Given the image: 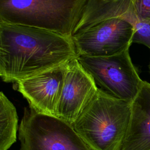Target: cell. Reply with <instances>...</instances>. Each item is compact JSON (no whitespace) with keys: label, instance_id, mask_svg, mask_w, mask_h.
<instances>
[{"label":"cell","instance_id":"cell-1","mask_svg":"<svg viewBox=\"0 0 150 150\" xmlns=\"http://www.w3.org/2000/svg\"><path fill=\"white\" fill-rule=\"evenodd\" d=\"M71 38L39 28L0 22V77L15 82L77 57Z\"/></svg>","mask_w":150,"mask_h":150},{"label":"cell","instance_id":"cell-2","mask_svg":"<svg viewBox=\"0 0 150 150\" xmlns=\"http://www.w3.org/2000/svg\"><path fill=\"white\" fill-rule=\"evenodd\" d=\"M131 103L98 87L73 127L91 150H120L131 116Z\"/></svg>","mask_w":150,"mask_h":150},{"label":"cell","instance_id":"cell-3","mask_svg":"<svg viewBox=\"0 0 150 150\" xmlns=\"http://www.w3.org/2000/svg\"><path fill=\"white\" fill-rule=\"evenodd\" d=\"M88 0H0V22L72 38Z\"/></svg>","mask_w":150,"mask_h":150},{"label":"cell","instance_id":"cell-4","mask_svg":"<svg viewBox=\"0 0 150 150\" xmlns=\"http://www.w3.org/2000/svg\"><path fill=\"white\" fill-rule=\"evenodd\" d=\"M18 138L21 150H91L71 124L30 107L24 110Z\"/></svg>","mask_w":150,"mask_h":150},{"label":"cell","instance_id":"cell-5","mask_svg":"<svg viewBox=\"0 0 150 150\" xmlns=\"http://www.w3.org/2000/svg\"><path fill=\"white\" fill-rule=\"evenodd\" d=\"M77 60L100 89L117 98L132 103L142 80L134 66L129 50L103 57L79 55Z\"/></svg>","mask_w":150,"mask_h":150},{"label":"cell","instance_id":"cell-6","mask_svg":"<svg viewBox=\"0 0 150 150\" xmlns=\"http://www.w3.org/2000/svg\"><path fill=\"white\" fill-rule=\"evenodd\" d=\"M134 32L128 21L111 18L74 33L71 39L78 56H110L129 50Z\"/></svg>","mask_w":150,"mask_h":150},{"label":"cell","instance_id":"cell-7","mask_svg":"<svg viewBox=\"0 0 150 150\" xmlns=\"http://www.w3.org/2000/svg\"><path fill=\"white\" fill-rule=\"evenodd\" d=\"M98 87L77 57L66 64L65 73L55 116L70 124L81 114Z\"/></svg>","mask_w":150,"mask_h":150},{"label":"cell","instance_id":"cell-8","mask_svg":"<svg viewBox=\"0 0 150 150\" xmlns=\"http://www.w3.org/2000/svg\"><path fill=\"white\" fill-rule=\"evenodd\" d=\"M66 64L17 83L18 91L27 100L30 108L39 112L55 116Z\"/></svg>","mask_w":150,"mask_h":150},{"label":"cell","instance_id":"cell-9","mask_svg":"<svg viewBox=\"0 0 150 150\" xmlns=\"http://www.w3.org/2000/svg\"><path fill=\"white\" fill-rule=\"evenodd\" d=\"M120 150H150V83L146 81L131 103L129 122Z\"/></svg>","mask_w":150,"mask_h":150},{"label":"cell","instance_id":"cell-10","mask_svg":"<svg viewBox=\"0 0 150 150\" xmlns=\"http://www.w3.org/2000/svg\"><path fill=\"white\" fill-rule=\"evenodd\" d=\"M111 18L125 20L133 26L139 21L131 0H88L73 35Z\"/></svg>","mask_w":150,"mask_h":150},{"label":"cell","instance_id":"cell-11","mask_svg":"<svg viewBox=\"0 0 150 150\" xmlns=\"http://www.w3.org/2000/svg\"><path fill=\"white\" fill-rule=\"evenodd\" d=\"M18 123L15 107L0 91V150H8L16 142Z\"/></svg>","mask_w":150,"mask_h":150},{"label":"cell","instance_id":"cell-12","mask_svg":"<svg viewBox=\"0 0 150 150\" xmlns=\"http://www.w3.org/2000/svg\"><path fill=\"white\" fill-rule=\"evenodd\" d=\"M134 28L132 43L142 44L150 49V22L139 20Z\"/></svg>","mask_w":150,"mask_h":150},{"label":"cell","instance_id":"cell-13","mask_svg":"<svg viewBox=\"0 0 150 150\" xmlns=\"http://www.w3.org/2000/svg\"><path fill=\"white\" fill-rule=\"evenodd\" d=\"M131 2L138 19L150 22V0H131Z\"/></svg>","mask_w":150,"mask_h":150},{"label":"cell","instance_id":"cell-14","mask_svg":"<svg viewBox=\"0 0 150 150\" xmlns=\"http://www.w3.org/2000/svg\"><path fill=\"white\" fill-rule=\"evenodd\" d=\"M149 70H150V64H149Z\"/></svg>","mask_w":150,"mask_h":150}]
</instances>
